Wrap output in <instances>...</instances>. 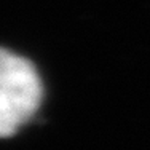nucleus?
I'll return each mask as SVG.
<instances>
[{
	"label": "nucleus",
	"instance_id": "1",
	"mask_svg": "<svg viewBox=\"0 0 150 150\" xmlns=\"http://www.w3.org/2000/svg\"><path fill=\"white\" fill-rule=\"evenodd\" d=\"M43 88L29 59L8 51L0 53V134L11 137L37 112Z\"/></svg>",
	"mask_w": 150,
	"mask_h": 150
}]
</instances>
